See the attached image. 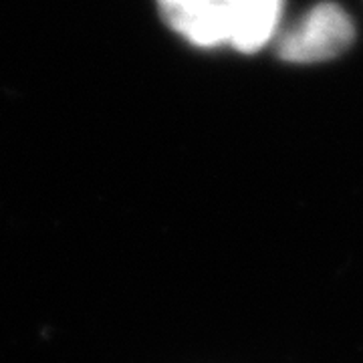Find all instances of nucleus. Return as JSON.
I'll return each instance as SVG.
<instances>
[{
    "instance_id": "obj_1",
    "label": "nucleus",
    "mask_w": 363,
    "mask_h": 363,
    "mask_svg": "<svg viewBox=\"0 0 363 363\" xmlns=\"http://www.w3.org/2000/svg\"><path fill=\"white\" fill-rule=\"evenodd\" d=\"M355 39L350 14L335 2L313 6L277 43V55L289 63H321L347 51Z\"/></svg>"
},
{
    "instance_id": "obj_2",
    "label": "nucleus",
    "mask_w": 363,
    "mask_h": 363,
    "mask_svg": "<svg viewBox=\"0 0 363 363\" xmlns=\"http://www.w3.org/2000/svg\"><path fill=\"white\" fill-rule=\"evenodd\" d=\"M168 23L198 47L230 43V0H157Z\"/></svg>"
},
{
    "instance_id": "obj_3",
    "label": "nucleus",
    "mask_w": 363,
    "mask_h": 363,
    "mask_svg": "<svg viewBox=\"0 0 363 363\" xmlns=\"http://www.w3.org/2000/svg\"><path fill=\"white\" fill-rule=\"evenodd\" d=\"M283 11V0H230V45L257 52L271 40Z\"/></svg>"
}]
</instances>
